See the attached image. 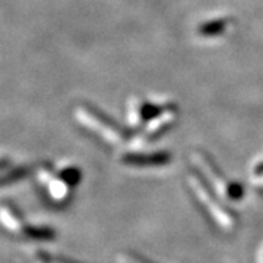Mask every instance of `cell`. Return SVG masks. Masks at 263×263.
<instances>
[{"label":"cell","instance_id":"cell-1","mask_svg":"<svg viewBox=\"0 0 263 263\" xmlns=\"http://www.w3.org/2000/svg\"><path fill=\"white\" fill-rule=\"evenodd\" d=\"M35 177L51 202L65 205L72 199L75 189L82 181V171L72 162L60 164L59 167L44 162L35 168Z\"/></svg>","mask_w":263,"mask_h":263},{"label":"cell","instance_id":"cell-2","mask_svg":"<svg viewBox=\"0 0 263 263\" xmlns=\"http://www.w3.org/2000/svg\"><path fill=\"white\" fill-rule=\"evenodd\" d=\"M187 183L193 196L196 197L200 206L205 209V212L216 226L227 233L234 231L238 226L237 214L231 211V208L227 205L226 200L214 192V189L208 184L195 168L190 170V173L187 174Z\"/></svg>","mask_w":263,"mask_h":263},{"label":"cell","instance_id":"cell-3","mask_svg":"<svg viewBox=\"0 0 263 263\" xmlns=\"http://www.w3.org/2000/svg\"><path fill=\"white\" fill-rule=\"evenodd\" d=\"M190 160L193 162V168L203 177L214 192L218 193L226 202H240L245 196V189L240 183L230 180L219 170L214 160L203 151L196 149L190 154Z\"/></svg>","mask_w":263,"mask_h":263},{"label":"cell","instance_id":"cell-4","mask_svg":"<svg viewBox=\"0 0 263 263\" xmlns=\"http://www.w3.org/2000/svg\"><path fill=\"white\" fill-rule=\"evenodd\" d=\"M75 119L81 126L86 127L88 130L95 133L98 138L110 145H122L127 142V133L124 129L119 127L113 120H110L107 116L100 113L95 108L89 107H79L75 110Z\"/></svg>","mask_w":263,"mask_h":263},{"label":"cell","instance_id":"cell-5","mask_svg":"<svg viewBox=\"0 0 263 263\" xmlns=\"http://www.w3.org/2000/svg\"><path fill=\"white\" fill-rule=\"evenodd\" d=\"M173 104L155 103L143 98H133L127 107V122L133 130L143 129L151 120H154L158 114L167 110Z\"/></svg>","mask_w":263,"mask_h":263},{"label":"cell","instance_id":"cell-6","mask_svg":"<svg viewBox=\"0 0 263 263\" xmlns=\"http://www.w3.org/2000/svg\"><path fill=\"white\" fill-rule=\"evenodd\" d=\"M120 161L124 165L135 168H157V167L168 165L171 155L167 151H154V152L133 151V152H126Z\"/></svg>","mask_w":263,"mask_h":263},{"label":"cell","instance_id":"cell-7","mask_svg":"<svg viewBox=\"0 0 263 263\" xmlns=\"http://www.w3.org/2000/svg\"><path fill=\"white\" fill-rule=\"evenodd\" d=\"M0 216H2V224L9 233L24 235L28 222L25 221V218L22 216V214L19 212V209L15 205L9 203L8 200H3L2 208H0Z\"/></svg>","mask_w":263,"mask_h":263},{"label":"cell","instance_id":"cell-8","mask_svg":"<svg viewBox=\"0 0 263 263\" xmlns=\"http://www.w3.org/2000/svg\"><path fill=\"white\" fill-rule=\"evenodd\" d=\"M31 174L29 167H9L5 161L2 165V186H8V184H15L19 180H24Z\"/></svg>","mask_w":263,"mask_h":263},{"label":"cell","instance_id":"cell-9","mask_svg":"<svg viewBox=\"0 0 263 263\" xmlns=\"http://www.w3.org/2000/svg\"><path fill=\"white\" fill-rule=\"evenodd\" d=\"M22 237H27L32 241H40V243L41 241H51L56 238V231L51 227L28 224Z\"/></svg>","mask_w":263,"mask_h":263},{"label":"cell","instance_id":"cell-10","mask_svg":"<svg viewBox=\"0 0 263 263\" xmlns=\"http://www.w3.org/2000/svg\"><path fill=\"white\" fill-rule=\"evenodd\" d=\"M31 262L32 263H79V262H75V260H70V259L60 257V256H53V254L47 253V252H43V250H35V252L32 253Z\"/></svg>","mask_w":263,"mask_h":263},{"label":"cell","instance_id":"cell-11","mask_svg":"<svg viewBox=\"0 0 263 263\" xmlns=\"http://www.w3.org/2000/svg\"><path fill=\"white\" fill-rule=\"evenodd\" d=\"M250 180L256 190L263 192V160H259L253 164L250 170Z\"/></svg>","mask_w":263,"mask_h":263},{"label":"cell","instance_id":"cell-12","mask_svg":"<svg viewBox=\"0 0 263 263\" xmlns=\"http://www.w3.org/2000/svg\"><path fill=\"white\" fill-rule=\"evenodd\" d=\"M212 24L214 25H211V22H206V24H203V25H200L199 27V32L202 34V35H206L209 37V34H215L216 31H226V28L230 25L228 24V21L226 19H216V21H212Z\"/></svg>","mask_w":263,"mask_h":263},{"label":"cell","instance_id":"cell-13","mask_svg":"<svg viewBox=\"0 0 263 263\" xmlns=\"http://www.w3.org/2000/svg\"><path fill=\"white\" fill-rule=\"evenodd\" d=\"M117 263H155L146 259L145 256H139V254L132 253V252H124V253H119L116 257Z\"/></svg>","mask_w":263,"mask_h":263},{"label":"cell","instance_id":"cell-14","mask_svg":"<svg viewBox=\"0 0 263 263\" xmlns=\"http://www.w3.org/2000/svg\"><path fill=\"white\" fill-rule=\"evenodd\" d=\"M259 260H260V263H263V249H262V252H260V257H259Z\"/></svg>","mask_w":263,"mask_h":263}]
</instances>
